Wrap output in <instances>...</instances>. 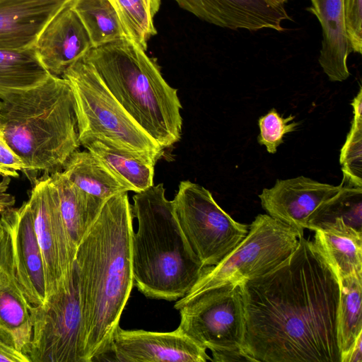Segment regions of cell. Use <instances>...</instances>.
<instances>
[{"label":"cell","mask_w":362,"mask_h":362,"mask_svg":"<svg viewBox=\"0 0 362 362\" xmlns=\"http://www.w3.org/2000/svg\"><path fill=\"white\" fill-rule=\"evenodd\" d=\"M243 350L254 362H341L340 284L313 241L269 272L240 284Z\"/></svg>","instance_id":"cell-1"},{"label":"cell","mask_w":362,"mask_h":362,"mask_svg":"<svg viewBox=\"0 0 362 362\" xmlns=\"http://www.w3.org/2000/svg\"><path fill=\"white\" fill-rule=\"evenodd\" d=\"M133 212L128 192L107 199L77 246L73 274L83 316L85 362L110 352L134 286Z\"/></svg>","instance_id":"cell-2"},{"label":"cell","mask_w":362,"mask_h":362,"mask_svg":"<svg viewBox=\"0 0 362 362\" xmlns=\"http://www.w3.org/2000/svg\"><path fill=\"white\" fill-rule=\"evenodd\" d=\"M0 132L22 159L29 178L62 171L81 146L75 100L62 76L0 99Z\"/></svg>","instance_id":"cell-3"},{"label":"cell","mask_w":362,"mask_h":362,"mask_svg":"<svg viewBox=\"0 0 362 362\" xmlns=\"http://www.w3.org/2000/svg\"><path fill=\"white\" fill-rule=\"evenodd\" d=\"M163 184L133 197L138 221L132 235L134 285L146 297L168 301L186 296L204 267L191 250L176 219Z\"/></svg>","instance_id":"cell-4"},{"label":"cell","mask_w":362,"mask_h":362,"mask_svg":"<svg viewBox=\"0 0 362 362\" xmlns=\"http://www.w3.org/2000/svg\"><path fill=\"white\" fill-rule=\"evenodd\" d=\"M84 58L134 121L164 150L180 140L182 104L155 59L124 38L91 49Z\"/></svg>","instance_id":"cell-5"},{"label":"cell","mask_w":362,"mask_h":362,"mask_svg":"<svg viewBox=\"0 0 362 362\" xmlns=\"http://www.w3.org/2000/svg\"><path fill=\"white\" fill-rule=\"evenodd\" d=\"M62 77L74 94L80 142L96 138L156 161L162 157L164 149L134 121L84 57Z\"/></svg>","instance_id":"cell-6"},{"label":"cell","mask_w":362,"mask_h":362,"mask_svg":"<svg viewBox=\"0 0 362 362\" xmlns=\"http://www.w3.org/2000/svg\"><path fill=\"white\" fill-rule=\"evenodd\" d=\"M298 231L267 214H258L244 239L217 264L205 267L189 293L174 308L196 295L228 283L260 276L283 262L296 250Z\"/></svg>","instance_id":"cell-7"},{"label":"cell","mask_w":362,"mask_h":362,"mask_svg":"<svg viewBox=\"0 0 362 362\" xmlns=\"http://www.w3.org/2000/svg\"><path fill=\"white\" fill-rule=\"evenodd\" d=\"M172 202L181 230L204 267L220 262L248 233V225L235 221L199 184L181 181Z\"/></svg>","instance_id":"cell-8"},{"label":"cell","mask_w":362,"mask_h":362,"mask_svg":"<svg viewBox=\"0 0 362 362\" xmlns=\"http://www.w3.org/2000/svg\"><path fill=\"white\" fill-rule=\"evenodd\" d=\"M177 329L206 349H243L245 307L240 284L228 283L206 290L175 308Z\"/></svg>","instance_id":"cell-9"},{"label":"cell","mask_w":362,"mask_h":362,"mask_svg":"<svg viewBox=\"0 0 362 362\" xmlns=\"http://www.w3.org/2000/svg\"><path fill=\"white\" fill-rule=\"evenodd\" d=\"M32 336L25 352L30 362H85L83 316L76 279L69 288L30 310Z\"/></svg>","instance_id":"cell-10"},{"label":"cell","mask_w":362,"mask_h":362,"mask_svg":"<svg viewBox=\"0 0 362 362\" xmlns=\"http://www.w3.org/2000/svg\"><path fill=\"white\" fill-rule=\"evenodd\" d=\"M33 180L28 202L43 259L47 303L69 288L77 247L64 222L50 175H42Z\"/></svg>","instance_id":"cell-11"},{"label":"cell","mask_w":362,"mask_h":362,"mask_svg":"<svg viewBox=\"0 0 362 362\" xmlns=\"http://www.w3.org/2000/svg\"><path fill=\"white\" fill-rule=\"evenodd\" d=\"M0 221L9 234L17 284L31 309L46 303L45 274L42 255L28 202L18 208L5 209Z\"/></svg>","instance_id":"cell-12"},{"label":"cell","mask_w":362,"mask_h":362,"mask_svg":"<svg viewBox=\"0 0 362 362\" xmlns=\"http://www.w3.org/2000/svg\"><path fill=\"white\" fill-rule=\"evenodd\" d=\"M178 6L210 24L230 30L283 32L292 18L277 0H174Z\"/></svg>","instance_id":"cell-13"},{"label":"cell","mask_w":362,"mask_h":362,"mask_svg":"<svg viewBox=\"0 0 362 362\" xmlns=\"http://www.w3.org/2000/svg\"><path fill=\"white\" fill-rule=\"evenodd\" d=\"M206 349L193 341L177 328L158 332L127 330L117 327L111 350L120 362H206L211 358Z\"/></svg>","instance_id":"cell-14"},{"label":"cell","mask_w":362,"mask_h":362,"mask_svg":"<svg viewBox=\"0 0 362 362\" xmlns=\"http://www.w3.org/2000/svg\"><path fill=\"white\" fill-rule=\"evenodd\" d=\"M342 187V183L334 186L298 176L276 180L272 187L263 189L259 197L268 215L296 228L303 236L310 216Z\"/></svg>","instance_id":"cell-15"},{"label":"cell","mask_w":362,"mask_h":362,"mask_svg":"<svg viewBox=\"0 0 362 362\" xmlns=\"http://www.w3.org/2000/svg\"><path fill=\"white\" fill-rule=\"evenodd\" d=\"M66 4L45 25L33 48L45 68L62 76L93 46L89 35L72 6Z\"/></svg>","instance_id":"cell-16"},{"label":"cell","mask_w":362,"mask_h":362,"mask_svg":"<svg viewBox=\"0 0 362 362\" xmlns=\"http://www.w3.org/2000/svg\"><path fill=\"white\" fill-rule=\"evenodd\" d=\"M68 2L0 0V49L33 48L45 25Z\"/></svg>","instance_id":"cell-17"},{"label":"cell","mask_w":362,"mask_h":362,"mask_svg":"<svg viewBox=\"0 0 362 362\" xmlns=\"http://www.w3.org/2000/svg\"><path fill=\"white\" fill-rule=\"evenodd\" d=\"M0 223V325L25 354L32 336L31 307L17 284L9 234Z\"/></svg>","instance_id":"cell-18"},{"label":"cell","mask_w":362,"mask_h":362,"mask_svg":"<svg viewBox=\"0 0 362 362\" xmlns=\"http://www.w3.org/2000/svg\"><path fill=\"white\" fill-rule=\"evenodd\" d=\"M306 10L314 14L322 28L318 62L331 81H344L350 73L347 58L352 52L346 33L343 0H310Z\"/></svg>","instance_id":"cell-19"},{"label":"cell","mask_w":362,"mask_h":362,"mask_svg":"<svg viewBox=\"0 0 362 362\" xmlns=\"http://www.w3.org/2000/svg\"><path fill=\"white\" fill-rule=\"evenodd\" d=\"M313 243L339 280L362 273V232L337 218L315 230Z\"/></svg>","instance_id":"cell-20"},{"label":"cell","mask_w":362,"mask_h":362,"mask_svg":"<svg viewBox=\"0 0 362 362\" xmlns=\"http://www.w3.org/2000/svg\"><path fill=\"white\" fill-rule=\"evenodd\" d=\"M86 150L102 161L135 193L153 185L154 159L121 148L109 141L88 138L80 142Z\"/></svg>","instance_id":"cell-21"},{"label":"cell","mask_w":362,"mask_h":362,"mask_svg":"<svg viewBox=\"0 0 362 362\" xmlns=\"http://www.w3.org/2000/svg\"><path fill=\"white\" fill-rule=\"evenodd\" d=\"M62 172L81 190L105 201L115 194L132 191L126 182L88 150L74 151Z\"/></svg>","instance_id":"cell-22"},{"label":"cell","mask_w":362,"mask_h":362,"mask_svg":"<svg viewBox=\"0 0 362 362\" xmlns=\"http://www.w3.org/2000/svg\"><path fill=\"white\" fill-rule=\"evenodd\" d=\"M59 197L61 214L76 246L97 218L105 200L90 195L70 182L62 171L50 175Z\"/></svg>","instance_id":"cell-23"},{"label":"cell","mask_w":362,"mask_h":362,"mask_svg":"<svg viewBox=\"0 0 362 362\" xmlns=\"http://www.w3.org/2000/svg\"><path fill=\"white\" fill-rule=\"evenodd\" d=\"M50 75L33 48L0 49V99L9 93L36 87Z\"/></svg>","instance_id":"cell-24"},{"label":"cell","mask_w":362,"mask_h":362,"mask_svg":"<svg viewBox=\"0 0 362 362\" xmlns=\"http://www.w3.org/2000/svg\"><path fill=\"white\" fill-rule=\"evenodd\" d=\"M71 3L93 48L128 38L110 0H72Z\"/></svg>","instance_id":"cell-25"},{"label":"cell","mask_w":362,"mask_h":362,"mask_svg":"<svg viewBox=\"0 0 362 362\" xmlns=\"http://www.w3.org/2000/svg\"><path fill=\"white\" fill-rule=\"evenodd\" d=\"M339 284L337 339L341 358L362 332V273L341 279Z\"/></svg>","instance_id":"cell-26"},{"label":"cell","mask_w":362,"mask_h":362,"mask_svg":"<svg viewBox=\"0 0 362 362\" xmlns=\"http://www.w3.org/2000/svg\"><path fill=\"white\" fill-rule=\"evenodd\" d=\"M342 184L341 189L322 203L310 216L306 229L315 231L337 218H341L347 225L362 232V187Z\"/></svg>","instance_id":"cell-27"},{"label":"cell","mask_w":362,"mask_h":362,"mask_svg":"<svg viewBox=\"0 0 362 362\" xmlns=\"http://www.w3.org/2000/svg\"><path fill=\"white\" fill-rule=\"evenodd\" d=\"M127 37L146 51L148 41L157 34L148 0H110Z\"/></svg>","instance_id":"cell-28"},{"label":"cell","mask_w":362,"mask_h":362,"mask_svg":"<svg viewBox=\"0 0 362 362\" xmlns=\"http://www.w3.org/2000/svg\"><path fill=\"white\" fill-rule=\"evenodd\" d=\"M339 162L343 182L362 187V118H354L351 129L341 149Z\"/></svg>","instance_id":"cell-29"},{"label":"cell","mask_w":362,"mask_h":362,"mask_svg":"<svg viewBox=\"0 0 362 362\" xmlns=\"http://www.w3.org/2000/svg\"><path fill=\"white\" fill-rule=\"evenodd\" d=\"M295 116L292 115L284 118L276 109H271L267 114L259 118L258 143L264 146L268 153H275L284 142V136L294 132L299 125L298 122H293Z\"/></svg>","instance_id":"cell-30"},{"label":"cell","mask_w":362,"mask_h":362,"mask_svg":"<svg viewBox=\"0 0 362 362\" xmlns=\"http://www.w3.org/2000/svg\"><path fill=\"white\" fill-rule=\"evenodd\" d=\"M345 26L352 52H362V0H343Z\"/></svg>","instance_id":"cell-31"},{"label":"cell","mask_w":362,"mask_h":362,"mask_svg":"<svg viewBox=\"0 0 362 362\" xmlns=\"http://www.w3.org/2000/svg\"><path fill=\"white\" fill-rule=\"evenodd\" d=\"M25 164L0 134V175L5 177H17L23 171Z\"/></svg>","instance_id":"cell-32"},{"label":"cell","mask_w":362,"mask_h":362,"mask_svg":"<svg viewBox=\"0 0 362 362\" xmlns=\"http://www.w3.org/2000/svg\"><path fill=\"white\" fill-rule=\"evenodd\" d=\"M211 361H247L254 362L253 359L243 350V349L213 351Z\"/></svg>","instance_id":"cell-33"},{"label":"cell","mask_w":362,"mask_h":362,"mask_svg":"<svg viewBox=\"0 0 362 362\" xmlns=\"http://www.w3.org/2000/svg\"><path fill=\"white\" fill-rule=\"evenodd\" d=\"M0 362H30V361L23 352L0 340Z\"/></svg>","instance_id":"cell-34"},{"label":"cell","mask_w":362,"mask_h":362,"mask_svg":"<svg viewBox=\"0 0 362 362\" xmlns=\"http://www.w3.org/2000/svg\"><path fill=\"white\" fill-rule=\"evenodd\" d=\"M341 362H362V332L358 336L348 353Z\"/></svg>","instance_id":"cell-35"},{"label":"cell","mask_w":362,"mask_h":362,"mask_svg":"<svg viewBox=\"0 0 362 362\" xmlns=\"http://www.w3.org/2000/svg\"><path fill=\"white\" fill-rule=\"evenodd\" d=\"M353 107L354 117H362V88L360 87L359 91L351 103Z\"/></svg>","instance_id":"cell-36"},{"label":"cell","mask_w":362,"mask_h":362,"mask_svg":"<svg viewBox=\"0 0 362 362\" xmlns=\"http://www.w3.org/2000/svg\"><path fill=\"white\" fill-rule=\"evenodd\" d=\"M9 180L5 179L0 182V216L2 212L6 209V201L4 197H6V191L8 185Z\"/></svg>","instance_id":"cell-37"},{"label":"cell","mask_w":362,"mask_h":362,"mask_svg":"<svg viewBox=\"0 0 362 362\" xmlns=\"http://www.w3.org/2000/svg\"><path fill=\"white\" fill-rule=\"evenodd\" d=\"M0 340L4 341L6 344H8L10 346H14L16 348L14 339L13 338L11 334L10 333H8L6 330H5L1 325H0Z\"/></svg>","instance_id":"cell-38"},{"label":"cell","mask_w":362,"mask_h":362,"mask_svg":"<svg viewBox=\"0 0 362 362\" xmlns=\"http://www.w3.org/2000/svg\"><path fill=\"white\" fill-rule=\"evenodd\" d=\"M150 3L153 13L156 15L160 6V0H148Z\"/></svg>","instance_id":"cell-39"},{"label":"cell","mask_w":362,"mask_h":362,"mask_svg":"<svg viewBox=\"0 0 362 362\" xmlns=\"http://www.w3.org/2000/svg\"><path fill=\"white\" fill-rule=\"evenodd\" d=\"M37 1H70L71 0H37Z\"/></svg>","instance_id":"cell-40"},{"label":"cell","mask_w":362,"mask_h":362,"mask_svg":"<svg viewBox=\"0 0 362 362\" xmlns=\"http://www.w3.org/2000/svg\"><path fill=\"white\" fill-rule=\"evenodd\" d=\"M277 1H280L281 3H283V4H285V3L288 1V0H277Z\"/></svg>","instance_id":"cell-41"},{"label":"cell","mask_w":362,"mask_h":362,"mask_svg":"<svg viewBox=\"0 0 362 362\" xmlns=\"http://www.w3.org/2000/svg\"><path fill=\"white\" fill-rule=\"evenodd\" d=\"M0 134H1V132H0Z\"/></svg>","instance_id":"cell-42"}]
</instances>
